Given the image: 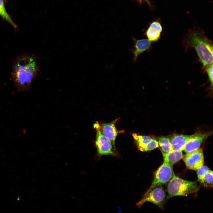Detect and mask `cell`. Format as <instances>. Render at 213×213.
Wrapping results in <instances>:
<instances>
[{
    "instance_id": "ffe728a7",
    "label": "cell",
    "mask_w": 213,
    "mask_h": 213,
    "mask_svg": "<svg viewBox=\"0 0 213 213\" xmlns=\"http://www.w3.org/2000/svg\"><path fill=\"white\" fill-rule=\"evenodd\" d=\"M213 67L212 63L205 67L212 88L213 86Z\"/></svg>"
},
{
    "instance_id": "ba28073f",
    "label": "cell",
    "mask_w": 213,
    "mask_h": 213,
    "mask_svg": "<svg viewBox=\"0 0 213 213\" xmlns=\"http://www.w3.org/2000/svg\"><path fill=\"white\" fill-rule=\"evenodd\" d=\"M212 134L211 132L194 134L193 137L186 144L183 151L187 153L200 148L204 141Z\"/></svg>"
},
{
    "instance_id": "3957f363",
    "label": "cell",
    "mask_w": 213,
    "mask_h": 213,
    "mask_svg": "<svg viewBox=\"0 0 213 213\" xmlns=\"http://www.w3.org/2000/svg\"><path fill=\"white\" fill-rule=\"evenodd\" d=\"M199 189L197 182L185 180L175 174L169 182L167 186V200L177 196H187L196 192Z\"/></svg>"
},
{
    "instance_id": "5b68a950",
    "label": "cell",
    "mask_w": 213,
    "mask_h": 213,
    "mask_svg": "<svg viewBox=\"0 0 213 213\" xmlns=\"http://www.w3.org/2000/svg\"><path fill=\"white\" fill-rule=\"evenodd\" d=\"M94 126L97 130L95 143L98 156H116L117 153L115 146L102 133L99 128V124L98 123H96Z\"/></svg>"
},
{
    "instance_id": "9a60e30c",
    "label": "cell",
    "mask_w": 213,
    "mask_h": 213,
    "mask_svg": "<svg viewBox=\"0 0 213 213\" xmlns=\"http://www.w3.org/2000/svg\"><path fill=\"white\" fill-rule=\"evenodd\" d=\"M0 16L9 23L14 28H17V25L14 22L6 10L4 0H0Z\"/></svg>"
},
{
    "instance_id": "5bb4252c",
    "label": "cell",
    "mask_w": 213,
    "mask_h": 213,
    "mask_svg": "<svg viewBox=\"0 0 213 213\" xmlns=\"http://www.w3.org/2000/svg\"><path fill=\"white\" fill-rule=\"evenodd\" d=\"M158 143L162 154L167 153L173 150L169 138L161 137L159 138Z\"/></svg>"
},
{
    "instance_id": "277c9868",
    "label": "cell",
    "mask_w": 213,
    "mask_h": 213,
    "mask_svg": "<svg viewBox=\"0 0 213 213\" xmlns=\"http://www.w3.org/2000/svg\"><path fill=\"white\" fill-rule=\"evenodd\" d=\"M167 195L163 187L160 186L148 190L141 199L137 204V206L141 207L144 203L149 202L163 209L167 201Z\"/></svg>"
},
{
    "instance_id": "4fadbf2b",
    "label": "cell",
    "mask_w": 213,
    "mask_h": 213,
    "mask_svg": "<svg viewBox=\"0 0 213 213\" xmlns=\"http://www.w3.org/2000/svg\"><path fill=\"white\" fill-rule=\"evenodd\" d=\"M132 135L138 149L142 151L154 139L150 136L139 135L136 133H133Z\"/></svg>"
},
{
    "instance_id": "52a82bcc",
    "label": "cell",
    "mask_w": 213,
    "mask_h": 213,
    "mask_svg": "<svg viewBox=\"0 0 213 213\" xmlns=\"http://www.w3.org/2000/svg\"><path fill=\"white\" fill-rule=\"evenodd\" d=\"M187 167L196 171L204 165V156L203 149L199 148L186 153L182 158Z\"/></svg>"
},
{
    "instance_id": "7a4b0ae2",
    "label": "cell",
    "mask_w": 213,
    "mask_h": 213,
    "mask_svg": "<svg viewBox=\"0 0 213 213\" xmlns=\"http://www.w3.org/2000/svg\"><path fill=\"white\" fill-rule=\"evenodd\" d=\"M187 48L196 51L203 66L205 67L213 63V43L204 32L198 30L189 31L185 40Z\"/></svg>"
},
{
    "instance_id": "d6986e66",
    "label": "cell",
    "mask_w": 213,
    "mask_h": 213,
    "mask_svg": "<svg viewBox=\"0 0 213 213\" xmlns=\"http://www.w3.org/2000/svg\"><path fill=\"white\" fill-rule=\"evenodd\" d=\"M159 147L158 141L154 139L151 141L143 150V152L147 151L153 150Z\"/></svg>"
},
{
    "instance_id": "44dd1931",
    "label": "cell",
    "mask_w": 213,
    "mask_h": 213,
    "mask_svg": "<svg viewBox=\"0 0 213 213\" xmlns=\"http://www.w3.org/2000/svg\"><path fill=\"white\" fill-rule=\"evenodd\" d=\"M149 27L160 33L162 30V28L161 24L157 21H154L151 22Z\"/></svg>"
},
{
    "instance_id": "6da1fadb",
    "label": "cell",
    "mask_w": 213,
    "mask_h": 213,
    "mask_svg": "<svg viewBox=\"0 0 213 213\" xmlns=\"http://www.w3.org/2000/svg\"><path fill=\"white\" fill-rule=\"evenodd\" d=\"M38 58L33 54H24L14 60L12 78L19 90H26L39 72Z\"/></svg>"
},
{
    "instance_id": "7402d4cb",
    "label": "cell",
    "mask_w": 213,
    "mask_h": 213,
    "mask_svg": "<svg viewBox=\"0 0 213 213\" xmlns=\"http://www.w3.org/2000/svg\"><path fill=\"white\" fill-rule=\"evenodd\" d=\"M138 2L139 3H142L143 2H146L149 7H151V4L149 0H137Z\"/></svg>"
},
{
    "instance_id": "30bf717a",
    "label": "cell",
    "mask_w": 213,
    "mask_h": 213,
    "mask_svg": "<svg viewBox=\"0 0 213 213\" xmlns=\"http://www.w3.org/2000/svg\"><path fill=\"white\" fill-rule=\"evenodd\" d=\"M194 134L191 135H185L175 134L169 137L173 149L182 151L188 141L191 138Z\"/></svg>"
},
{
    "instance_id": "e0dca14e",
    "label": "cell",
    "mask_w": 213,
    "mask_h": 213,
    "mask_svg": "<svg viewBox=\"0 0 213 213\" xmlns=\"http://www.w3.org/2000/svg\"><path fill=\"white\" fill-rule=\"evenodd\" d=\"M201 184L206 187H212L213 172L212 170H210L206 173Z\"/></svg>"
},
{
    "instance_id": "7c38bea8",
    "label": "cell",
    "mask_w": 213,
    "mask_h": 213,
    "mask_svg": "<svg viewBox=\"0 0 213 213\" xmlns=\"http://www.w3.org/2000/svg\"><path fill=\"white\" fill-rule=\"evenodd\" d=\"M162 155L164 162L172 166L174 164L180 160L183 156L182 151L174 149Z\"/></svg>"
},
{
    "instance_id": "ac0fdd59",
    "label": "cell",
    "mask_w": 213,
    "mask_h": 213,
    "mask_svg": "<svg viewBox=\"0 0 213 213\" xmlns=\"http://www.w3.org/2000/svg\"><path fill=\"white\" fill-rule=\"evenodd\" d=\"M210 170L207 166L203 165L196 170L198 180L201 183L205 175Z\"/></svg>"
},
{
    "instance_id": "2e32d148",
    "label": "cell",
    "mask_w": 213,
    "mask_h": 213,
    "mask_svg": "<svg viewBox=\"0 0 213 213\" xmlns=\"http://www.w3.org/2000/svg\"><path fill=\"white\" fill-rule=\"evenodd\" d=\"M161 33L149 27L147 30L146 34L148 39L150 41H156L159 40L160 37Z\"/></svg>"
},
{
    "instance_id": "8992f818",
    "label": "cell",
    "mask_w": 213,
    "mask_h": 213,
    "mask_svg": "<svg viewBox=\"0 0 213 213\" xmlns=\"http://www.w3.org/2000/svg\"><path fill=\"white\" fill-rule=\"evenodd\" d=\"M174 175L172 166L164 162L155 172L152 183L148 190L167 183Z\"/></svg>"
},
{
    "instance_id": "9c48e42d",
    "label": "cell",
    "mask_w": 213,
    "mask_h": 213,
    "mask_svg": "<svg viewBox=\"0 0 213 213\" xmlns=\"http://www.w3.org/2000/svg\"><path fill=\"white\" fill-rule=\"evenodd\" d=\"M117 121V119H116L110 123L99 125V128L103 134L109 140L114 146L118 133L115 125Z\"/></svg>"
},
{
    "instance_id": "8fae6325",
    "label": "cell",
    "mask_w": 213,
    "mask_h": 213,
    "mask_svg": "<svg viewBox=\"0 0 213 213\" xmlns=\"http://www.w3.org/2000/svg\"><path fill=\"white\" fill-rule=\"evenodd\" d=\"M134 41L132 52L133 54V59L135 61L139 55L150 49L151 42L146 39L139 40L134 39Z\"/></svg>"
}]
</instances>
